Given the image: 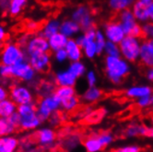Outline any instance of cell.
<instances>
[{
    "mask_svg": "<svg viewBox=\"0 0 153 152\" xmlns=\"http://www.w3.org/2000/svg\"><path fill=\"white\" fill-rule=\"evenodd\" d=\"M53 93L60 102H62L63 100L75 96L76 90L74 87H57Z\"/></svg>",
    "mask_w": 153,
    "mask_h": 152,
    "instance_id": "cell-28",
    "label": "cell"
},
{
    "mask_svg": "<svg viewBox=\"0 0 153 152\" xmlns=\"http://www.w3.org/2000/svg\"><path fill=\"white\" fill-rule=\"evenodd\" d=\"M0 77L4 79L12 78V67H8L6 65H0Z\"/></svg>",
    "mask_w": 153,
    "mask_h": 152,
    "instance_id": "cell-40",
    "label": "cell"
},
{
    "mask_svg": "<svg viewBox=\"0 0 153 152\" xmlns=\"http://www.w3.org/2000/svg\"><path fill=\"white\" fill-rule=\"evenodd\" d=\"M107 40L105 35L102 30H96V35H95V43L98 49V55H102L103 53V49L105 46Z\"/></svg>",
    "mask_w": 153,
    "mask_h": 152,
    "instance_id": "cell-36",
    "label": "cell"
},
{
    "mask_svg": "<svg viewBox=\"0 0 153 152\" xmlns=\"http://www.w3.org/2000/svg\"><path fill=\"white\" fill-rule=\"evenodd\" d=\"M86 82L88 84L89 88L95 87L97 83V75L93 70H90L86 72Z\"/></svg>",
    "mask_w": 153,
    "mask_h": 152,
    "instance_id": "cell-39",
    "label": "cell"
},
{
    "mask_svg": "<svg viewBox=\"0 0 153 152\" xmlns=\"http://www.w3.org/2000/svg\"><path fill=\"white\" fill-rule=\"evenodd\" d=\"M71 19L78 23L81 30L84 32L91 29H95V20L92 16L91 10L86 5H80L76 7L71 14Z\"/></svg>",
    "mask_w": 153,
    "mask_h": 152,
    "instance_id": "cell-7",
    "label": "cell"
},
{
    "mask_svg": "<svg viewBox=\"0 0 153 152\" xmlns=\"http://www.w3.org/2000/svg\"><path fill=\"white\" fill-rule=\"evenodd\" d=\"M54 59L57 63H64L67 60H68V53L65 52V49H61V50H58L56 52H54Z\"/></svg>",
    "mask_w": 153,
    "mask_h": 152,
    "instance_id": "cell-41",
    "label": "cell"
},
{
    "mask_svg": "<svg viewBox=\"0 0 153 152\" xmlns=\"http://www.w3.org/2000/svg\"><path fill=\"white\" fill-rule=\"evenodd\" d=\"M139 61L148 68L153 67V39H143L140 46Z\"/></svg>",
    "mask_w": 153,
    "mask_h": 152,
    "instance_id": "cell-14",
    "label": "cell"
},
{
    "mask_svg": "<svg viewBox=\"0 0 153 152\" xmlns=\"http://www.w3.org/2000/svg\"><path fill=\"white\" fill-rule=\"evenodd\" d=\"M142 37L144 39H153V23L149 21L141 25Z\"/></svg>",
    "mask_w": 153,
    "mask_h": 152,
    "instance_id": "cell-38",
    "label": "cell"
},
{
    "mask_svg": "<svg viewBox=\"0 0 153 152\" xmlns=\"http://www.w3.org/2000/svg\"><path fill=\"white\" fill-rule=\"evenodd\" d=\"M28 62L35 72H46L51 64V56L49 53H37L29 56Z\"/></svg>",
    "mask_w": 153,
    "mask_h": 152,
    "instance_id": "cell-13",
    "label": "cell"
},
{
    "mask_svg": "<svg viewBox=\"0 0 153 152\" xmlns=\"http://www.w3.org/2000/svg\"><path fill=\"white\" fill-rule=\"evenodd\" d=\"M36 138L38 143L42 146H51L56 139V134L50 127H42L37 131Z\"/></svg>",
    "mask_w": 153,
    "mask_h": 152,
    "instance_id": "cell-16",
    "label": "cell"
},
{
    "mask_svg": "<svg viewBox=\"0 0 153 152\" xmlns=\"http://www.w3.org/2000/svg\"><path fill=\"white\" fill-rule=\"evenodd\" d=\"M102 31L108 42H112L114 43H116V44H119L126 37L121 24L115 20L106 22L103 26Z\"/></svg>",
    "mask_w": 153,
    "mask_h": 152,
    "instance_id": "cell-10",
    "label": "cell"
},
{
    "mask_svg": "<svg viewBox=\"0 0 153 152\" xmlns=\"http://www.w3.org/2000/svg\"><path fill=\"white\" fill-rule=\"evenodd\" d=\"M65 50L68 53V58L70 62L81 61V58L83 56V51L82 48L76 42L75 39L68 40Z\"/></svg>",
    "mask_w": 153,
    "mask_h": 152,
    "instance_id": "cell-18",
    "label": "cell"
},
{
    "mask_svg": "<svg viewBox=\"0 0 153 152\" xmlns=\"http://www.w3.org/2000/svg\"><path fill=\"white\" fill-rule=\"evenodd\" d=\"M140 136H146V137L153 138V126H148V125H141Z\"/></svg>",
    "mask_w": 153,
    "mask_h": 152,
    "instance_id": "cell-42",
    "label": "cell"
},
{
    "mask_svg": "<svg viewBox=\"0 0 153 152\" xmlns=\"http://www.w3.org/2000/svg\"><path fill=\"white\" fill-rule=\"evenodd\" d=\"M149 21L153 23V1H152L151 5L149 6Z\"/></svg>",
    "mask_w": 153,
    "mask_h": 152,
    "instance_id": "cell-50",
    "label": "cell"
},
{
    "mask_svg": "<svg viewBox=\"0 0 153 152\" xmlns=\"http://www.w3.org/2000/svg\"><path fill=\"white\" fill-rule=\"evenodd\" d=\"M112 152H119V150L118 149H115V150H113Z\"/></svg>",
    "mask_w": 153,
    "mask_h": 152,
    "instance_id": "cell-53",
    "label": "cell"
},
{
    "mask_svg": "<svg viewBox=\"0 0 153 152\" xmlns=\"http://www.w3.org/2000/svg\"><path fill=\"white\" fill-rule=\"evenodd\" d=\"M141 39L133 36H126L119 43L121 57L128 63L139 60V53L141 46Z\"/></svg>",
    "mask_w": 153,
    "mask_h": 152,
    "instance_id": "cell-3",
    "label": "cell"
},
{
    "mask_svg": "<svg viewBox=\"0 0 153 152\" xmlns=\"http://www.w3.org/2000/svg\"><path fill=\"white\" fill-rule=\"evenodd\" d=\"M103 53L108 57H120L121 56L119 45L116 44V43H114L112 42H108V41L105 43Z\"/></svg>",
    "mask_w": 153,
    "mask_h": 152,
    "instance_id": "cell-34",
    "label": "cell"
},
{
    "mask_svg": "<svg viewBox=\"0 0 153 152\" xmlns=\"http://www.w3.org/2000/svg\"><path fill=\"white\" fill-rule=\"evenodd\" d=\"M79 105V99L76 95L68 98V99L63 100L61 102V108L65 112H72L75 109H76Z\"/></svg>",
    "mask_w": 153,
    "mask_h": 152,
    "instance_id": "cell-32",
    "label": "cell"
},
{
    "mask_svg": "<svg viewBox=\"0 0 153 152\" xmlns=\"http://www.w3.org/2000/svg\"><path fill=\"white\" fill-rule=\"evenodd\" d=\"M30 30H36L38 28V24L36 22H33V21H30L28 22L27 26H26Z\"/></svg>",
    "mask_w": 153,
    "mask_h": 152,
    "instance_id": "cell-49",
    "label": "cell"
},
{
    "mask_svg": "<svg viewBox=\"0 0 153 152\" xmlns=\"http://www.w3.org/2000/svg\"><path fill=\"white\" fill-rule=\"evenodd\" d=\"M140 127L141 125L137 123H131L129 124L124 131V135L126 137H136L140 136Z\"/></svg>",
    "mask_w": 153,
    "mask_h": 152,
    "instance_id": "cell-37",
    "label": "cell"
},
{
    "mask_svg": "<svg viewBox=\"0 0 153 152\" xmlns=\"http://www.w3.org/2000/svg\"><path fill=\"white\" fill-rule=\"evenodd\" d=\"M83 147L86 152H102L103 148L102 147L100 141L98 140L96 134L87 136L83 140Z\"/></svg>",
    "mask_w": 153,
    "mask_h": 152,
    "instance_id": "cell-26",
    "label": "cell"
},
{
    "mask_svg": "<svg viewBox=\"0 0 153 152\" xmlns=\"http://www.w3.org/2000/svg\"><path fill=\"white\" fill-rule=\"evenodd\" d=\"M17 130V127H15L8 118H0V137L11 136Z\"/></svg>",
    "mask_w": 153,
    "mask_h": 152,
    "instance_id": "cell-29",
    "label": "cell"
},
{
    "mask_svg": "<svg viewBox=\"0 0 153 152\" xmlns=\"http://www.w3.org/2000/svg\"><path fill=\"white\" fill-rule=\"evenodd\" d=\"M68 40L69 39H68L65 35L60 33V32L53 34V36H51L48 39V44H49L50 51L54 53V52H56L58 50L65 49Z\"/></svg>",
    "mask_w": 153,
    "mask_h": 152,
    "instance_id": "cell-21",
    "label": "cell"
},
{
    "mask_svg": "<svg viewBox=\"0 0 153 152\" xmlns=\"http://www.w3.org/2000/svg\"><path fill=\"white\" fill-rule=\"evenodd\" d=\"M119 152H141L140 148L137 145H127L120 148Z\"/></svg>",
    "mask_w": 153,
    "mask_h": 152,
    "instance_id": "cell-43",
    "label": "cell"
},
{
    "mask_svg": "<svg viewBox=\"0 0 153 152\" xmlns=\"http://www.w3.org/2000/svg\"><path fill=\"white\" fill-rule=\"evenodd\" d=\"M17 113L20 118L19 128L25 131L37 129L42 122L37 113L36 105L34 103L18 106Z\"/></svg>",
    "mask_w": 153,
    "mask_h": 152,
    "instance_id": "cell-2",
    "label": "cell"
},
{
    "mask_svg": "<svg viewBox=\"0 0 153 152\" xmlns=\"http://www.w3.org/2000/svg\"><path fill=\"white\" fill-rule=\"evenodd\" d=\"M25 49L29 56L37 55V53H49L50 51L48 40L43 37L41 33L30 37V39L26 42Z\"/></svg>",
    "mask_w": 153,
    "mask_h": 152,
    "instance_id": "cell-9",
    "label": "cell"
},
{
    "mask_svg": "<svg viewBox=\"0 0 153 152\" xmlns=\"http://www.w3.org/2000/svg\"><path fill=\"white\" fill-rule=\"evenodd\" d=\"M137 104L140 108H147L151 105V101H150V97H144L141 98V99L137 100Z\"/></svg>",
    "mask_w": 153,
    "mask_h": 152,
    "instance_id": "cell-44",
    "label": "cell"
},
{
    "mask_svg": "<svg viewBox=\"0 0 153 152\" xmlns=\"http://www.w3.org/2000/svg\"><path fill=\"white\" fill-rule=\"evenodd\" d=\"M96 136H97L98 140L100 141V143L103 148L110 146L114 140V135L109 131H102L100 133H97Z\"/></svg>",
    "mask_w": 153,
    "mask_h": 152,
    "instance_id": "cell-35",
    "label": "cell"
},
{
    "mask_svg": "<svg viewBox=\"0 0 153 152\" xmlns=\"http://www.w3.org/2000/svg\"><path fill=\"white\" fill-rule=\"evenodd\" d=\"M17 110L18 105L9 98L0 102V118H9Z\"/></svg>",
    "mask_w": 153,
    "mask_h": 152,
    "instance_id": "cell-22",
    "label": "cell"
},
{
    "mask_svg": "<svg viewBox=\"0 0 153 152\" xmlns=\"http://www.w3.org/2000/svg\"><path fill=\"white\" fill-rule=\"evenodd\" d=\"M76 79H78L68 69L58 71L54 77V81L58 87H74Z\"/></svg>",
    "mask_w": 153,
    "mask_h": 152,
    "instance_id": "cell-19",
    "label": "cell"
},
{
    "mask_svg": "<svg viewBox=\"0 0 153 152\" xmlns=\"http://www.w3.org/2000/svg\"><path fill=\"white\" fill-rule=\"evenodd\" d=\"M0 61L2 65L14 67L21 62L26 61L25 52L16 43H7L0 53Z\"/></svg>",
    "mask_w": 153,
    "mask_h": 152,
    "instance_id": "cell-4",
    "label": "cell"
},
{
    "mask_svg": "<svg viewBox=\"0 0 153 152\" xmlns=\"http://www.w3.org/2000/svg\"><path fill=\"white\" fill-rule=\"evenodd\" d=\"M9 99H11L18 106L33 103V94L29 88L22 85H14L10 88Z\"/></svg>",
    "mask_w": 153,
    "mask_h": 152,
    "instance_id": "cell-8",
    "label": "cell"
},
{
    "mask_svg": "<svg viewBox=\"0 0 153 152\" xmlns=\"http://www.w3.org/2000/svg\"><path fill=\"white\" fill-rule=\"evenodd\" d=\"M134 1L132 0H110L108 2V6L113 11L121 12L123 10L129 9L132 7Z\"/></svg>",
    "mask_w": 153,
    "mask_h": 152,
    "instance_id": "cell-27",
    "label": "cell"
},
{
    "mask_svg": "<svg viewBox=\"0 0 153 152\" xmlns=\"http://www.w3.org/2000/svg\"><path fill=\"white\" fill-rule=\"evenodd\" d=\"M36 72L30 67L28 61L21 62L12 67V78L25 82H30L35 78Z\"/></svg>",
    "mask_w": 153,
    "mask_h": 152,
    "instance_id": "cell-12",
    "label": "cell"
},
{
    "mask_svg": "<svg viewBox=\"0 0 153 152\" xmlns=\"http://www.w3.org/2000/svg\"><path fill=\"white\" fill-rule=\"evenodd\" d=\"M7 37V31L4 27L0 26V42H2Z\"/></svg>",
    "mask_w": 153,
    "mask_h": 152,
    "instance_id": "cell-47",
    "label": "cell"
},
{
    "mask_svg": "<svg viewBox=\"0 0 153 152\" xmlns=\"http://www.w3.org/2000/svg\"><path fill=\"white\" fill-rule=\"evenodd\" d=\"M8 120L10 121V123H11L15 127L19 128V122H20V118H19V115L18 114V113H15L14 114H12L11 116L8 118Z\"/></svg>",
    "mask_w": 153,
    "mask_h": 152,
    "instance_id": "cell-45",
    "label": "cell"
},
{
    "mask_svg": "<svg viewBox=\"0 0 153 152\" xmlns=\"http://www.w3.org/2000/svg\"><path fill=\"white\" fill-rule=\"evenodd\" d=\"M152 1L153 0H137V1H134L130 9L138 23L144 24L149 21V9Z\"/></svg>",
    "mask_w": 153,
    "mask_h": 152,
    "instance_id": "cell-11",
    "label": "cell"
},
{
    "mask_svg": "<svg viewBox=\"0 0 153 152\" xmlns=\"http://www.w3.org/2000/svg\"><path fill=\"white\" fill-rule=\"evenodd\" d=\"M102 90L101 89H99L98 87H91V88H88L84 93L82 94V100L83 102H85L86 103H94L96 102H98L99 100H101V98L102 97Z\"/></svg>",
    "mask_w": 153,
    "mask_h": 152,
    "instance_id": "cell-24",
    "label": "cell"
},
{
    "mask_svg": "<svg viewBox=\"0 0 153 152\" xmlns=\"http://www.w3.org/2000/svg\"><path fill=\"white\" fill-rule=\"evenodd\" d=\"M61 108V102L53 94L45 96L36 105L37 113L42 121H45Z\"/></svg>",
    "mask_w": 153,
    "mask_h": 152,
    "instance_id": "cell-6",
    "label": "cell"
},
{
    "mask_svg": "<svg viewBox=\"0 0 153 152\" xmlns=\"http://www.w3.org/2000/svg\"><path fill=\"white\" fill-rule=\"evenodd\" d=\"M81 29L79 25L75 22L72 19H65L61 22L59 32L65 35L68 39H73V37H76L80 32Z\"/></svg>",
    "mask_w": 153,
    "mask_h": 152,
    "instance_id": "cell-17",
    "label": "cell"
},
{
    "mask_svg": "<svg viewBox=\"0 0 153 152\" xmlns=\"http://www.w3.org/2000/svg\"><path fill=\"white\" fill-rule=\"evenodd\" d=\"M150 122H151V124H152V126H153V113H152V115H151V118H150Z\"/></svg>",
    "mask_w": 153,
    "mask_h": 152,
    "instance_id": "cell-52",
    "label": "cell"
},
{
    "mask_svg": "<svg viewBox=\"0 0 153 152\" xmlns=\"http://www.w3.org/2000/svg\"><path fill=\"white\" fill-rule=\"evenodd\" d=\"M83 51V56H85L89 59H93L95 56H99L98 55V49L96 46L95 41L87 42L84 43V45L81 47Z\"/></svg>",
    "mask_w": 153,
    "mask_h": 152,
    "instance_id": "cell-33",
    "label": "cell"
},
{
    "mask_svg": "<svg viewBox=\"0 0 153 152\" xmlns=\"http://www.w3.org/2000/svg\"><path fill=\"white\" fill-rule=\"evenodd\" d=\"M19 142L14 136L0 137V152H17Z\"/></svg>",
    "mask_w": 153,
    "mask_h": 152,
    "instance_id": "cell-20",
    "label": "cell"
},
{
    "mask_svg": "<svg viewBox=\"0 0 153 152\" xmlns=\"http://www.w3.org/2000/svg\"><path fill=\"white\" fill-rule=\"evenodd\" d=\"M68 70L71 72L76 79H79L86 75V67L81 61L78 62H71L68 67Z\"/></svg>",
    "mask_w": 153,
    "mask_h": 152,
    "instance_id": "cell-31",
    "label": "cell"
},
{
    "mask_svg": "<svg viewBox=\"0 0 153 152\" xmlns=\"http://www.w3.org/2000/svg\"><path fill=\"white\" fill-rule=\"evenodd\" d=\"M60 25H61V22L58 19H49L47 21L45 25H43V27L42 29V33L41 34L48 40L53 34L58 33L59 30H60Z\"/></svg>",
    "mask_w": 153,
    "mask_h": 152,
    "instance_id": "cell-23",
    "label": "cell"
},
{
    "mask_svg": "<svg viewBox=\"0 0 153 152\" xmlns=\"http://www.w3.org/2000/svg\"><path fill=\"white\" fill-rule=\"evenodd\" d=\"M107 110L104 108H100V109L91 110L88 114L84 116V119L87 124L89 125H96L102 122L104 117L107 114Z\"/></svg>",
    "mask_w": 153,
    "mask_h": 152,
    "instance_id": "cell-25",
    "label": "cell"
},
{
    "mask_svg": "<svg viewBox=\"0 0 153 152\" xmlns=\"http://www.w3.org/2000/svg\"><path fill=\"white\" fill-rule=\"evenodd\" d=\"M146 77L149 81H153V67L148 68L146 72Z\"/></svg>",
    "mask_w": 153,
    "mask_h": 152,
    "instance_id": "cell-48",
    "label": "cell"
},
{
    "mask_svg": "<svg viewBox=\"0 0 153 152\" xmlns=\"http://www.w3.org/2000/svg\"><path fill=\"white\" fill-rule=\"evenodd\" d=\"M150 101H151V105H153V93H152V95L150 96Z\"/></svg>",
    "mask_w": 153,
    "mask_h": 152,
    "instance_id": "cell-51",
    "label": "cell"
},
{
    "mask_svg": "<svg viewBox=\"0 0 153 152\" xmlns=\"http://www.w3.org/2000/svg\"><path fill=\"white\" fill-rule=\"evenodd\" d=\"M9 96V92L4 88V87L0 84V102L7 99Z\"/></svg>",
    "mask_w": 153,
    "mask_h": 152,
    "instance_id": "cell-46",
    "label": "cell"
},
{
    "mask_svg": "<svg viewBox=\"0 0 153 152\" xmlns=\"http://www.w3.org/2000/svg\"><path fill=\"white\" fill-rule=\"evenodd\" d=\"M118 22L121 24L126 36H133L136 38H142L141 25L136 20L130 8L119 12Z\"/></svg>",
    "mask_w": 153,
    "mask_h": 152,
    "instance_id": "cell-5",
    "label": "cell"
},
{
    "mask_svg": "<svg viewBox=\"0 0 153 152\" xmlns=\"http://www.w3.org/2000/svg\"><path fill=\"white\" fill-rule=\"evenodd\" d=\"M27 4L26 0H12L8 4V12L12 17H16L21 13Z\"/></svg>",
    "mask_w": 153,
    "mask_h": 152,
    "instance_id": "cell-30",
    "label": "cell"
},
{
    "mask_svg": "<svg viewBox=\"0 0 153 152\" xmlns=\"http://www.w3.org/2000/svg\"><path fill=\"white\" fill-rule=\"evenodd\" d=\"M104 70L107 79L114 85L122 83L123 79L130 73L129 63L120 57H108L104 59Z\"/></svg>",
    "mask_w": 153,
    "mask_h": 152,
    "instance_id": "cell-1",
    "label": "cell"
},
{
    "mask_svg": "<svg viewBox=\"0 0 153 152\" xmlns=\"http://www.w3.org/2000/svg\"><path fill=\"white\" fill-rule=\"evenodd\" d=\"M152 93V88L148 85H135L128 88L126 91V97L133 100H138L144 97H150Z\"/></svg>",
    "mask_w": 153,
    "mask_h": 152,
    "instance_id": "cell-15",
    "label": "cell"
}]
</instances>
